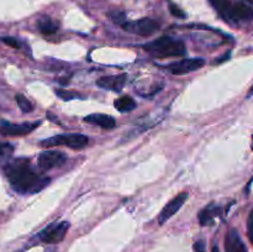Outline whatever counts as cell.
I'll return each instance as SVG.
<instances>
[{"mask_svg":"<svg viewBox=\"0 0 253 252\" xmlns=\"http://www.w3.org/2000/svg\"><path fill=\"white\" fill-rule=\"evenodd\" d=\"M5 173L11 187L19 193H37L49 183L48 178L37 174L32 169L26 158H17L7 163Z\"/></svg>","mask_w":253,"mask_h":252,"instance_id":"cell-1","label":"cell"},{"mask_svg":"<svg viewBox=\"0 0 253 252\" xmlns=\"http://www.w3.org/2000/svg\"><path fill=\"white\" fill-rule=\"evenodd\" d=\"M143 48L158 58L166 57H182L184 56L187 48L185 44L179 40H174L169 36H162L155 41L146 43Z\"/></svg>","mask_w":253,"mask_h":252,"instance_id":"cell-2","label":"cell"},{"mask_svg":"<svg viewBox=\"0 0 253 252\" xmlns=\"http://www.w3.org/2000/svg\"><path fill=\"white\" fill-rule=\"evenodd\" d=\"M89 143L88 136L82 135V133H67V135H58L53 136L51 138L41 141V146L44 147H52V146L63 145L67 147H71L77 150V148L85 147Z\"/></svg>","mask_w":253,"mask_h":252,"instance_id":"cell-3","label":"cell"},{"mask_svg":"<svg viewBox=\"0 0 253 252\" xmlns=\"http://www.w3.org/2000/svg\"><path fill=\"white\" fill-rule=\"evenodd\" d=\"M68 229V221L54 222V224H51L46 229L42 230L41 232H39L37 237L42 242H46V244H58V242H61L64 239Z\"/></svg>","mask_w":253,"mask_h":252,"instance_id":"cell-4","label":"cell"},{"mask_svg":"<svg viewBox=\"0 0 253 252\" xmlns=\"http://www.w3.org/2000/svg\"><path fill=\"white\" fill-rule=\"evenodd\" d=\"M123 29L125 31L131 32V34H136L138 36L147 37L151 36V35L155 34L158 30V22L155 21L152 19H148V17H145V19L136 20V21H126L125 24L121 25Z\"/></svg>","mask_w":253,"mask_h":252,"instance_id":"cell-5","label":"cell"},{"mask_svg":"<svg viewBox=\"0 0 253 252\" xmlns=\"http://www.w3.org/2000/svg\"><path fill=\"white\" fill-rule=\"evenodd\" d=\"M253 19V7L246 2H235L230 5L229 11H227L225 20L230 22H240V21H251Z\"/></svg>","mask_w":253,"mask_h":252,"instance_id":"cell-6","label":"cell"},{"mask_svg":"<svg viewBox=\"0 0 253 252\" xmlns=\"http://www.w3.org/2000/svg\"><path fill=\"white\" fill-rule=\"evenodd\" d=\"M40 125H41V121L25 124H11L9 121H1L0 123V133L5 136H24L32 132Z\"/></svg>","mask_w":253,"mask_h":252,"instance_id":"cell-7","label":"cell"},{"mask_svg":"<svg viewBox=\"0 0 253 252\" xmlns=\"http://www.w3.org/2000/svg\"><path fill=\"white\" fill-rule=\"evenodd\" d=\"M205 64V61L203 58H185L182 61L174 62V63L168 64L166 68L168 72H170L174 76H182V74L190 73V72L198 71Z\"/></svg>","mask_w":253,"mask_h":252,"instance_id":"cell-8","label":"cell"},{"mask_svg":"<svg viewBox=\"0 0 253 252\" xmlns=\"http://www.w3.org/2000/svg\"><path fill=\"white\" fill-rule=\"evenodd\" d=\"M187 199H188V193H180V194H178L177 197L173 198V199L170 200L165 208H163L162 211H161L160 216H158V224L163 225L165 222H167L173 215L177 214V212L180 210V208H182L183 205H184V203L187 202Z\"/></svg>","mask_w":253,"mask_h":252,"instance_id":"cell-9","label":"cell"},{"mask_svg":"<svg viewBox=\"0 0 253 252\" xmlns=\"http://www.w3.org/2000/svg\"><path fill=\"white\" fill-rule=\"evenodd\" d=\"M66 162V155L61 151H44L39 156V166L42 169H52L54 167H59Z\"/></svg>","mask_w":253,"mask_h":252,"instance_id":"cell-10","label":"cell"},{"mask_svg":"<svg viewBox=\"0 0 253 252\" xmlns=\"http://www.w3.org/2000/svg\"><path fill=\"white\" fill-rule=\"evenodd\" d=\"M225 252H249L241 236L235 229L229 230L225 237Z\"/></svg>","mask_w":253,"mask_h":252,"instance_id":"cell-11","label":"cell"},{"mask_svg":"<svg viewBox=\"0 0 253 252\" xmlns=\"http://www.w3.org/2000/svg\"><path fill=\"white\" fill-rule=\"evenodd\" d=\"M126 82V74H120V76H106L101 77L96 81L100 88L108 89V90L113 91H120L123 89L124 84Z\"/></svg>","mask_w":253,"mask_h":252,"instance_id":"cell-12","label":"cell"},{"mask_svg":"<svg viewBox=\"0 0 253 252\" xmlns=\"http://www.w3.org/2000/svg\"><path fill=\"white\" fill-rule=\"evenodd\" d=\"M84 121L99 126V127L106 128V130H111L116 126L115 119L110 115H105V114H91V115L86 116Z\"/></svg>","mask_w":253,"mask_h":252,"instance_id":"cell-13","label":"cell"},{"mask_svg":"<svg viewBox=\"0 0 253 252\" xmlns=\"http://www.w3.org/2000/svg\"><path fill=\"white\" fill-rule=\"evenodd\" d=\"M220 211H221V209L216 204H214V203L208 205L207 208H204L199 212L200 225H203V226H209V225H211L214 222L215 217L220 215Z\"/></svg>","mask_w":253,"mask_h":252,"instance_id":"cell-14","label":"cell"},{"mask_svg":"<svg viewBox=\"0 0 253 252\" xmlns=\"http://www.w3.org/2000/svg\"><path fill=\"white\" fill-rule=\"evenodd\" d=\"M37 27L43 35H52L58 30V25L48 16H44L37 21Z\"/></svg>","mask_w":253,"mask_h":252,"instance_id":"cell-15","label":"cell"},{"mask_svg":"<svg viewBox=\"0 0 253 252\" xmlns=\"http://www.w3.org/2000/svg\"><path fill=\"white\" fill-rule=\"evenodd\" d=\"M115 108L121 113H126V111H131L136 108V101L133 100L131 96H121V98L116 99L114 103Z\"/></svg>","mask_w":253,"mask_h":252,"instance_id":"cell-16","label":"cell"},{"mask_svg":"<svg viewBox=\"0 0 253 252\" xmlns=\"http://www.w3.org/2000/svg\"><path fill=\"white\" fill-rule=\"evenodd\" d=\"M209 1L212 5V7L221 15L222 19H225L227 11H229L230 5H231V1L230 0H209Z\"/></svg>","mask_w":253,"mask_h":252,"instance_id":"cell-17","label":"cell"},{"mask_svg":"<svg viewBox=\"0 0 253 252\" xmlns=\"http://www.w3.org/2000/svg\"><path fill=\"white\" fill-rule=\"evenodd\" d=\"M15 99H16V103L17 105H19V108L21 109V111H24V113H31V111L34 110V106H32L31 101L27 98H25L24 95L17 94V95L15 96Z\"/></svg>","mask_w":253,"mask_h":252,"instance_id":"cell-18","label":"cell"},{"mask_svg":"<svg viewBox=\"0 0 253 252\" xmlns=\"http://www.w3.org/2000/svg\"><path fill=\"white\" fill-rule=\"evenodd\" d=\"M14 152V147L10 143H0V160H9Z\"/></svg>","mask_w":253,"mask_h":252,"instance_id":"cell-19","label":"cell"},{"mask_svg":"<svg viewBox=\"0 0 253 252\" xmlns=\"http://www.w3.org/2000/svg\"><path fill=\"white\" fill-rule=\"evenodd\" d=\"M56 94L63 100H72V99L79 98V95L74 91H69V90H64V89H57Z\"/></svg>","mask_w":253,"mask_h":252,"instance_id":"cell-20","label":"cell"},{"mask_svg":"<svg viewBox=\"0 0 253 252\" xmlns=\"http://www.w3.org/2000/svg\"><path fill=\"white\" fill-rule=\"evenodd\" d=\"M109 16H110V19L113 20L115 24L123 25L126 22V15H125V12H123V11H113L109 14Z\"/></svg>","mask_w":253,"mask_h":252,"instance_id":"cell-21","label":"cell"},{"mask_svg":"<svg viewBox=\"0 0 253 252\" xmlns=\"http://www.w3.org/2000/svg\"><path fill=\"white\" fill-rule=\"evenodd\" d=\"M0 41L4 42V43L7 44V46L12 47V48H21V42H20L17 39H15V37H10V36L0 37Z\"/></svg>","mask_w":253,"mask_h":252,"instance_id":"cell-22","label":"cell"},{"mask_svg":"<svg viewBox=\"0 0 253 252\" xmlns=\"http://www.w3.org/2000/svg\"><path fill=\"white\" fill-rule=\"evenodd\" d=\"M168 6H169V11L173 16L178 17V19H184L185 12L183 11L179 6H177V5L173 4V2H169V4H168Z\"/></svg>","mask_w":253,"mask_h":252,"instance_id":"cell-23","label":"cell"},{"mask_svg":"<svg viewBox=\"0 0 253 252\" xmlns=\"http://www.w3.org/2000/svg\"><path fill=\"white\" fill-rule=\"evenodd\" d=\"M247 235H249L250 241L253 245V209L250 212L249 220H247Z\"/></svg>","mask_w":253,"mask_h":252,"instance_id":"cell-24","label":"cell"},{"mask_svg":"<svg viewBox=\"0 0 253 252\" xmlns=\"http://www.w3.org/2000/svg\"><path fill=\"white\" fill-rule=\"evenodd\" d=\"M212 252H219V247L215 245V246H212Z\"/></svg>","mask_w":253,"mask_h":252,"instance_id":"cell-25","label":"cell"},{"mask_svg":"<svg viewBox=\"0 0 253 252\" xmlns=\"http://www.w3.org/2000/svg\"><path fill=\"white\" fill-rule=\"evenodd\" d=\"M252 94H253V86H252V88H251V90H250V93H249V98H250V96L252 95Z\"/></svg>","mask_w":253,"mask_h":252,"instance_id":"cell-26","label":"cell"}]
</instances>
